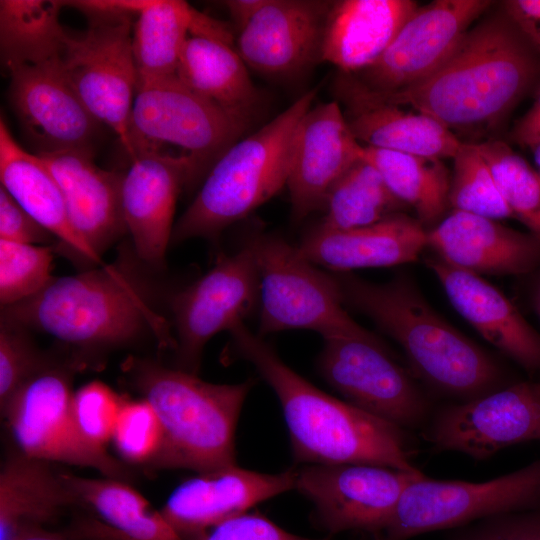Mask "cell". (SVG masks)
Segmentation results:
<instances>
[{"label":"cell","mask_w":540,"mask_h":540,"mask_svg":"<svg viewBox=\"0 0 540 540\" xmlns=\"http://www.w3.org/2000/svg\"><path fill=\"white\" fill-rule=\"evenodd\" d=\"M318 374L344 401L405 430L423 424L428 403L406 368L368 330L323 338Z\"/></svg>","instance_id":"12"},{"label":"cell","mask_w":540,"mask_h":540,"mask_svg":"<svg viewBox=\"0 0 540 540\" xmlns=\"http://www.w3.org/2000/svg\"><path fill=\"white\" fill-rule=\"evenodd\" d=\"M334 87L362 145L443 160L453 159L463 143L435 119L380 98L352 74L340 72Z\"/></svg>","instance_id":"22"},{"label":"cell","mask_w":540,"mask_h":540,"mask_svg":"<svg viewBox=\"0 0 540 540\" xmlns=\"http://www.w3.org/2000/svg\"><path fill=\"white\" fill-rule=\"evenodd\" d=\"M295 489L313 505L312 521L328 536L347 531L378 533L404 489L424 475L390 467L312 464L296 468Z\"/></svg>","instance_id":"14"},{"label":"cell","mask_w":540,"mask_h":540,"mask_svg":"<svg viewBox=\"0 0 540 540\" xmlns=\"http://www.w3.org/2000/svg\"><path fill=\"white\" fill-rule=\"evenodd\" d=\"M534 302H535L537 314L539 315V318H540V276L536 284Z\"/></svg>","instance_id":"49"},{"label":"cell","mask_w":540,"mask_h":540,"mask_svg":"<svg viewBox=\"0 0 540 540\" xmlns=\"http://www.w3.org/2000/svg\"><path fill=\"white\" fill-rule=\"evenodd\" d=\"M162 440V426L151 404L144 398H125L112 436L122 461L151 466L160 452Z\"/></svg>","instance_id":"39"},{"label":"cell","mask_w":540,"mask_h":540,"mask_svg":"<svg viewBox=\"0 0 540 540\" xmlns=\"http://www.w3.org/2000/svg\"><path fill=\"white\" fill-rule=\"evenodd\" d=\"M195 540H333L307 538L286 531L260 513H243L207 530Z\"/></svg>","instance_id":"43"},{"label":"cell","mask_w":540,"mask_h":540,"mask_svg":"<svg viewBox=\"0 0 540 540\" xmlns=\"http://www.w3.org/2000/svg\"><path fill=\"white\" fill-rule=\"evenodd\" d=\"M297 470L262 473L230 465L197 473L179 484L161 512L184 540L295 489Z\"/></svg>","instance_id":"20"},{"label":"cell","mask_w":540,"mask_h":540,"mask_svg":"<svg viewBox=\"0 0 540 540\" xmlns=\"http://www.w3.org/2000/svg\"><path fill=\"white\" fill-rule=\"evenodd\" d=\"M489 166L498 189L513 213L540 239V176L506 143L489 140L475 143Z\"/></svg>","instance_id":"36"},{"label":"cell","mask_w":540,"mask_h":540,"mask_svg":"<svg viewBox=\"0 0 540 540\" xmlns=\"http://www.w3.org/2000/svg\"><path fill=\"white\" fill-rule=\"evenodd\" d=\"M230 356L252 364L281 405L295 465L359 463L419 472L407 430L315 387L243 321L229 331Z\"/></svg>","instance_id":"2"},{"label":"cell","mask_w":540,"mask_h":540,"mask_svg":"<svg viewBox=\"0 0 540 540\" xmlns=\"http://www.w3.org/2000/svg\"><path fill=\"white\" fill-rule=\"evenodd\" d=\"M455 310L494 347L528 370L540 369V335L513 303L480 275L438 256L426 259Z\"/></svg>","instance_id":"25"},{"label":"cell","mask_w":540,"mask_h":540,"mask_svg":"<svg viewBox=\"0 0 540 540\" xmlns=\"http://www.w3.org/2000/svg\"><path fill=\"white\" fill-rule=\"evenodd\" d=\"M453 161L449 189L453 210L495 220L514 217L475 144L463 142Z\"/></svg>","instance_id":"37"},{"label":"cell","mask_w":540,"mask_h":540,"mask_svg":"<svg viewBox=\"0 0 540 540\" xmlns=\"http://www.w3.org/2000/svg\"><path fill=\"white\" fill-rule=\"evenodd\" d=\"M425 438L437 452L476 460L540 440V383L520 382L444 407L431 418Z\"/></svg>","instance_id":"15"},{"label":"cell","mask_w":540,"mask_h":540,"mask_svg":"<svg viewBox=\"0 0 540 540\" xmlns=\"http://www.w3.org/2000/svg\"><path fill=\"white\" fill-rule=\"evenodd\" d=\"M503 11L540 54V0H507Z\"/></svg>","instance_id":"45"},{"label":"cell","mask_w":540,"mask_h":540,"mask_svg":"<svg viewBox=\"0 0 540 540\" xmlns=\"http://www.w3.org/2000/svg\"><path fill=\"white\" fill-rule=\"evenodd\" d=\"M331 5L320 0H258L250 18L236 28V50L259 73H299L321 61Z\"/></svg>","instance_id":"19"},{"label":"cell","mask_w":540,"mask_h":540,"mask_svg":"<svg viewBox=\"0 0 540 540\" xmlns=\"http://www.w3.org/2000/svg\"><path fill=\"white\" fill-rule=\"evenodd\" d=\"M158 271L143 263L132 244H124L111 264L79 274L54 277L34 296L1 307V320L45 332L85 357L152 338L158 350L174 351L176 340L161 303Z\"/></svg>","instance_id":"1"},{"label":"cell","mask_w":540,"mask_h":540,"mask_svg":"<svg viewBox=\"0 0 540 540\" xmlns=\"http://www.w3.org/2000/svg\"><path fill=\"white\" fill-rule=\"evenodd\" d=\"M0 239L38 245L50 242L53 235L0 186Z\"/></svg>","instance_id":"44"},{"label":"cell","mask_w":540,"mask_h":540,"mask_svg":"<svg viewBox=\"0 0 540 540\" xmlns=\"http://www.w3.org/2000/svg\"><path fill=\"white\" fill-rule=\"evenodd\" d=\"M539 74L540 54L503 11L469 28L425 79L392 93H374L453 132L502 119Z\"/></svg>","instance_id":"3"},{"label":"cell","mask_w":540,"mask_h":540,"mask_svg":"<svg viewBox=\"0 0 540 540\" xmlns=\"http://www.w3.org/2000/svg\"><path fill=\"white\" fill-rule=\"evenodd\" d=\"M513 136L516 142L528 147L540 138V89L530 109L516 124Z\"/></svg>","instance_id":"46"},{"label":"cell","mask_w":540,"mask_h":540,"mask_svg":"<svg viewBox=\"0 0 540 540\" xmlns=\"http://www.w3.org/2000/svg\"><path fill=\"white\" fill-rule=\"evenodd\" d=\"M196 9L181 0H147L133 25L138 82L176 74Z\"/></svg>","instance_id":"33"},{"label":"cell","mask_w":540,"mask_h":540,"mask_svg":"<svg viewBox=\"0 0 540 540\" xmlns=\"http://www.w3.org/2000/svg\"><path fill=\"white\" fill-rule=\"evenodd\" d=\"M418 6L412 0L332 1L321 61L345 74L362 71L383 54Z\"/></svg>","instance_id":"28"},{"label":"cell","mask_w":540,"mask_h":540,"mask_svg":"<svg viewBox=\"0 0 540 540\" xmlns=\"http://www.w3.org/2000/svg\"><path fill=\"white\" fill-rule=\"evenodd\" d=\"M1 186L53 237L56 252L84 266L102 265L98 257L73 229L62 191L37 154L23 149L11 135L5 120H0Z\"/></svg>","instance_id":"27"},{"label":"cell","mask_w":540,"mask_h":540,"mask_svg":"<svg viewBox=\"0 0 540 540\" xmlns=\"http://www.w3.org/2000/svg\"><path fill=\"white\" fill-rule=\"evenodd\" d=\"M125 398L101 381H91L73 393L72 411L77 428L91 446L106 450Z\"/></svg>","instance_id":"40"},{"label":"cell","mask_w":540,"mask_h":540,"mask_svg":"<svg viewBox=\"0 0 540 540\" xmlns=\"http://www.w3.org/2000/svg\"><path fill=\"white\" fill-rule=\"evenodd\" d=\"M12 540H109L102 538H86L72 535L68 532H55L46 527L34 528L24 531L14 537Z\"/></svg>","instance_id":"47"},{"label":"cell","mask_w":540,"mask_h":540,"mask_svg":"<svg viewBox=\"0 0 540 540\" xmlns=\"http://www.w3.org/2000/svg\"><path fill=\"white\" fill-rule=\"evenodd\" d=\"M194 184L189 156L148 151L130 159L122 182L124 220L136 255L155 271L165 269L178 195Z\"/></svg>","instance_id":"18"},{"label":"cell","mask_w":540,"mask_h":540,"mask_svg":"<svg viewBox=\"0 0 540 540\" xmlns=\"http://www.w3.org/2000/svg\"><path fill=\"white\" fill-rule=\"evenodd\" d=\"M257 305L258 270L252 246L245 240L236 252L219 254L205 275L169 296L176 340L173 367L197 374L208 341L244 322Z\"/></svg>","instance_id":"13"},{"label":"cell","mask_w":540,"mask_h":540,"mask_svg":"<svg viewBox=\"0 0 540 540\" xmlns=\"http://www.w3.org/2000/svg\"><path fill=\"white\" fill-rule=\"evenodd\" d=\"M489 0H436L406 20L383 54L352 74L377 94L414 85L432 74L491 5Z\"/></svg>","instance_id":"16"},{"label":"cell","mask_w":540,"mask_h":540,"mask_svg":"<svg viewBox=\"0 0 540 540\" xmlns=\"http://www.w3.org/2000/svg\"><path fill=\"white\" fill-rule=\"evenodd\" d=\"M404 206L379 172L361 158L329 190L323 207L326 213L317 225L339 231L365 227L399 213Z\"/></svg>","instance_id":"35"},{"label":"cell","mask_w":540,"mask_h":540,"mask_svg":"<svg viewBox=\"0 0 540 540\" xmlns=\"http://www.w3.org/2000/svg\"><path fill=\"white\" fill-rule=\"evenodd\" d=\"M333 275L344 305L370 317L396 341L414 373L433 388L463 401L501 388L497 362L442 319L407 278L377 284L350 272Z\"/></svg>","instance_id":"4"},{"label":"cell","mask_w":540,"mask_h":540,"mask_svg":"<svg viewBox=\"0 0 540 540\" xmlns=\"http://www.w3.org/2000/svg\"><path fill=\"white\" fill-rule=\"evenodd\" d=\"M246 240L259 276L260 337L291 329L312 330L322 338L366 330L345 310L334 275L318 269L297 245L263 231Z\"/></svg>","instance_id":"8"},{"label":"cell","mask_w":540,"mask_h":540,"mask_svg":"<svg viewBox=\"0 0 540 540\" xmlns=\"http://www.w3.org/2000/svg\"><path fill=\"white\" fill-rule=\"evenodd\" d=\"M65 6L58 0L0 1V54L7 72L58 59L67 32L59 19Z\"/></svg>","instance_id":"32"},{"label":"cell","mask_w":540,"mask_h":540,"mask_svg":"<svg viewBox=\"0 0 540 540\" xmlns=\"http://www.w3.org/2000/svg\"><path fill=\"white\" fill-rule=\"evenodd\" d=\"M27 331L1 320L0 410L28 379L55 360L36 347Z\"/></svg>","instance_id":"41"},{"label":"cell","mask_w":540,"mask_h":540,"mask_svg":"<svg viewBox=\"0 0 540 540\" xmlns=\"http://www.w3.org/2000/svg\"><path fill=\"white\" fill-rule=\"evenodd\" d=\"M531 150H532V153H533V156H534V160L536 162V164L538 165L539 167V176H540V138L530 146Z\"/></svg>","instance_id":"48"},{"label":"cell","mask_w":540,"mask_h":540,"mask_svg":"<svg viewBox=\"0 0 540 540\" xmlns=\"http://www.w3.org/2000/svg\"><path fill=\"white\" fill-rule=\"evenodd\" d=\"M316 94L317 89L306 92L218 158L175 223L170 245L192 238L218 243L229 226L247 217L287 185L297 128Z\"/></svg>","instance_id":"6"},{"label":"cell","mask_w":540,"mask_h":540,"mask_svg":"<svg viewBox=\"0 0 540 540\" xmlns=\"http://www.w3.org/2000/svg\"><path fill=\"white\" fill-rule=\"evenodd\" d=\"M362 149L338 101L306 112L297 128L286 185L295 223L323 209L329 190L361 159Z\"/></svg>","instance_id":"21"},{"label":"cell","mask_w":540,"mask_h":540,"mask_svg":"<svg viewBox=\"0 0 540 540\" xmlns=\"http://www.w3.org/2000/svg\"><path fill=\"white\" fill-rule=\"evenodd\" d=\"M55 245H35L0 239V303L10 306L34 296L54 278Z\"/></svg>","instance_id":"38"},{"label":"cell","mask_w":540,"mask_h":540,"mask_svg":"<svg viewBox=\"0 0 540 540\" xmlns=\"http://www.w3.org/2000/svg\"><path fill=\"white\" fill-rule=\"evenodd\" d=\"M8 73L12 108L36 154L92 150L101 123L80 101L58 59Z\"/></svg>","instance_id":"17"},{"label":"cell","mask_w":540,"mask_h":540,"mask_svg":"<svg viewBox=\"0 0 540 540\" xmlns=\"http://www.w3.org/2000/svg\"><path fill=\"white\" fill-rule=\"evenodd\" d=\"M81 506L94 511L101 523L83 526L89 538L110 540H184L152 504L128 482L89 478L62 472Z\"/></svg>","instance_id":"30"},{"label":"cell","mask_w":540,"mask_h":540,"mask_svg":"<svg viewBox=\"0 0 540 540\" xmlns=\"http://www.w3.org/2000/svg\"><path fill=\"white\" fill-rule=\"evenodd\" d=\"M423 224L402 213L351 230L316 225L297 245L312 263L330 270L388 267L416 261L427 247Z\"/></svg>","instance_id":"26"},{"label":"cell","mask_w":540,"mask_h":540,"mask_svg":"<svg viewBox=\"0 0 540 540\" xmlns=\"http://www.w3.org/2000/svg\"><path fill=\"white\" fill-rule=\"evenodd\" d=\"M450 540H540V512L489 517L460 530Z\"/></svg>","instance_id":"42"},{"label":"cell","mask_w":540,"mask_h":540,"mask_svg":"<svg viewBox=\"0 0 540 540\" xmlns=\"http://www.w3.org/2000/svg\"><path fill=\"white\" fill-rule=\"evenodd\" d=\"M427 245L452 266L475 274H523L540 262V239L495 219L453 210L428 231Z\"/></svg>","instance_id":"24"},{"label":"cell","mask_w":540,"mask_h":540,"mask_svg":"<svg viewBox=\"0 0 540 540\" xmlns=\"http://www.w3.org/2000/svg\"><path fill=\"white\" fill-rule=\"evenodd\" d=\"M250 124L196 94L176 75L143 80L137 84L124 150L131 159L161 152L167 144L180 147L193 161L197 183Z\"/></svg>","instance_id":"9"},{"label":"cell","mask_w":540,"mask_h":540,"mask_svg":"<svg viewBox=\"0 0 540 540\" xmlns=\"http://www.w3.org/2000/svg\"><path fill=\"white\" fill-rule=\"evenodd\" d=\"M121 368L162 426V446L150 467L201 473L237 464L236 428L255 379L216 384L137 356H129Z\"/></svg>","instance_id":"5"},{"label":"cell","mask_w":540,"mask_h":540,"mask_svg":"<svg viewBox=\"0 0 540 540\" xmlns=\"http://www.w3.org/2000/svg\"><path fill=\"white\" fill-rule=\"evenodd\" d=\"M140 1H67L88 18L87 29L66 32L58 56L70 86L101 124L108 126L125 149L138 84L132 50L133 16Z\"/></svg>","instance_id":"7"},{"label":"cell","mask_w":540,"mask_h":540,"mask_svg":"<svg viewBox=\"0 0 540 540\" xmlns=\"http://www.w3.org/2000/svg\"><path fill=\"white\" fill-rule=\"evenodd\" d=\"M246 66L233 44L189 35L175 75L196 94L252 122L260 95Z\"/></svg>","instance_id":"31"},{"label":"cell","mask_w":540,"mask_h":540,"mask_svg":"<svg viewBox=\"0 0 540 540\" xmlns=\"http://www.w3.org/2000/svg\"><path fill=\"white\" fill-rule=\"evenodd\" d=\"M37 155L62 191L73 229L101 258L127 232L122 207L124 173L98 167L93 161L92 150Z\"/></svg>","instance_id":"23"},{"label":"cell","mask_w":540,"mask_h":540,"mask_svg":"<svg viewBox=\"0 0 540 540\" xmlns=\"http://www.w3.org/2000/svg\"><path fill=\"white\" fill-rule=\"evenodd\" d=\"M84 368L75 358L54 360L28 379L1 410L17 450L26 456L99 471L128 482L131 469L81 436L72 411V375Z\"/></svg>","instance_id":"10"},{"label":"cell","mask_w":540,"mask_h":540,"mask_svg":"<svg viewBox=\"0 0 540 540\" xmlns=\"http://www.w3.org/2000/svg\"><path fill=\"white\" fill-rule=\"evenodd\" d=\"M540 503V461L495 479L473 483L422 475L403 491L386 525L372 540H408L523 511Z\"/></svg>","instance_id":"11"},{"label":"cell","mask_w":540,"mask_h":540,"mask_svg":"<svg viewBox=\"0 0 540 540\" xmlns=\"http://www.w3.org/2000/svg\"><path fill=\"white\" fill-rule=\"evenodd\" d=\"M361 158L381 175L393 195L416 212L419 222H435L449 203L451 175L442 160L363 145Z\"/></svg>","instance_id":"34"},{"label":"cell","mask_w":540,"mask_h":540,"mask_svg":"<svg viewBox=\"0 0 540 540\" xmlns=\"http://www.w3.org/2000/svg\"><path fill=\"white\" fill-rule=\"evenodd\" d=\"M81 503L52 463L10 453L0 470V540L46 527Z\"/></svg>","instance_id":"29"}]
</instances>
